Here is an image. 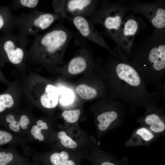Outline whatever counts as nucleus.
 <instances>
[{"mask_svg":"<svg viewBox=\"0 0 165 165\" xmlns=\"http://www.w3.org/2000/svg\"><path fill=\"white\" fill-rule=\"evenodd\" d=\"M0 76H1V75H0ZM1 78L2 79V78L1 77H0V79H1Z\"/></svg>","mask_w":165,"mask_h":165,"instance_id":"26","label":"nucleus"},{"mask_svg":"<svg viewBox=\"0 0 165 165\" xmlns=\"http://www.w3.org/2000/svg\"><path fill=\"white\" fill-rule=\"evenodd\" d=\"M145 121L149 126L150 129L155 132H162L165 129L164 123L156 114H152L147 115L145 118Z\"/></svg>","mask_w":165,"mask_h":165,"instance_id":"18","label":"nucleus"},{"mask_svg":"<svg viewBox=\"0 0 165 165\" xmlns=\"http://www.w3.org/2000/svg\"><path fill=\"white\" fill-rule=\"evenodd\" d=\"M19 122L21 128L24 130L27 129L30 123V120L26 115H23L20 117Z\"/></svg>","mask_w":165,"mask_h":165,"instance_id":"24","label":"nucleus"},{"mask_svg":"<svg viewBox=\"0 0 165 165\" xmlns=\"http://www.w3.org/2000/svg\"><path fill=\"white\" fill-rule=\"evenodd\" d=\"M75 90L81 98L85 100L93 99L95 97L97 94L95 89L84 84L78 85Z\"/></svg>","mask_w":165,"mask_h":165,"instance_id":"20","label":"nucleus"},{"mask_svg":"<svg viewBox=\"0 0 165 165\" xmlns=\"http://www.w3.org/2000/svg\"><path fill=\"white\" fill-rule=\"evenodd\" d=\"M71 20L82 36L115 55L116 53L109 46L101 34L85 17L77 16Z\"/></svg>","mask_w":165,"mask_h":165,"instance_id":"10","label":"nucleus"},{"mask_svg":"<svg viewBox=\"0 0 165 165\" xmlns=\"http://www.w3.org/2000/svg\"><path fill=\"white\" fill-rule=\"evenodd\" d=\"M26 159L7 150L0 149V165H27Z\"/></svg>","mask_w":165,"mask_h":165,"instance_id":"15","label":"nucleus"},{"mask_svg":"<svg viewBox=\"0 0 165 165\" xmlns=\"http://www.w3.org/2000/svg\"><path fill=\"white\" fill-rule=\"evenodd\" d=\"M114 69L118 79L132 89L139 88L142 84L141 79L136 69L124 62H115Z\"/></svg>","mask_w":165,"mask_h":165,"instance_id":"12","label":"nucleus"},{"mask_svg":"<svg viewBox=\"0 0 165 165\" xmlns=\"http://www.w3.org/2000/svg\"><path fill=\"white\" fill-rule=\"evenodd\" d=\"M98 1L91 0H53L55 13L71 19L77 16H90L96 9Z\"/></svg>","mask_w":165,"mask_h":165,"instance_id":"6","label":"nucleus"},{"mask_svg":"<svg viewBox=\"0 0 165 165\" xmlns=\"http://www.w3.org/2000/svg\"><path fill=\"white\" fill-rule=\"evenodd\" d=\"M118 116L117 112L112 110L103 111L97 115L95 125L98 136L108 130Z\"/></svg>","mask_w":165,"mask_h":165,"instance_id":"13","label":"nucleus"},{"mask_svg":"<svg viewBox=\"0 0 165 165\" xmlns=\"http://www.w3.org/2000/svg\"><path fill=\"white\" fill-rule=\"evenodd\" d=\"M44 92L40 97L42 106L48 109L56 108L58 104L59 96L58 88L53 85L48 84L45 88Z\"/></svg>","mask_w":165,"mask_h":165,"instance_id":"14","label":"nucleus"},{"mask_svg":"<svg viewBox=\"0 0 165 165\" xmlns=\"http://www.w3.org/2000/svg\"><path fill=\"white\" fill-rule=\"evenodd\" d=\"M130 9V7L120 2L112 3L104 1L89 16V20L93 25L99 24L104 28L115 42L119 53H121L119 47V33L125 15Z\"/></svg>","mask_w":165,"mask_h":165,"instance_id":"3","label":"nucleus"},{"mask_svg":"<svg viewBox=\"0 0 165 165\" xmlns=\"http://www.w3.org/2000/svg\"><path fill=\"white\" fill-rule=\"evenodd\" d=\"M136 134L145 141H149L154 137V135L151 132L144 127L138 129L136 131Z\"/></svg>","mask_w":165,"mask_h":165,"instance_id":"23","label":"nucleus"},{"mask_svg":"<svg viewBox=\"0 0 165 165\" xmlns=\"http://www.w3.org/2000/svg\"><path fill=\"white\" fill-rule=\"evenodd\" d=\"M4 16L0 13V29L7 26L12 30L15 28L14 16L11 17H4Z\"/></svg>","mask_w":165,"mask_h":165,"instance_id":"22","label":"nucleus"},{"mask_svg":"<svg viewBox=\"0 0 165 165\" xmlns=\"http://www.w3.org/2000/svg\"><path fill=\"white\" fill-rule=\"evenodd\" d=\"M134 12L145 16L153 26L154 31H165V2L158 0L151 3L135 1L130 7Z\"/></svg>","mask_w":165,"mask_h":165,"instance_id":"8","label":"nucleus"},{"mask_svg":"<svg viewBox=\"0 0 165 165\" xmlns=\"http://www.w3.org/2000/svg\"><path fill=\"white\" fill-rule=\"evenodd\" d=\"M72 36L64 27L57 25L44 34L35 35L27 54L36 62L55 64L61 59Z\"/></svg>","mask_w":165,"mask_h":165,"instance_id":"1","label":"nucleus"},{"mask_svg":"<svg viewBox=\"0 0 165 165\" xmlns=\"http://www.w3.org/2000/svg\"><path fill=\"white\" fill-rule=\"evenodd\" d=\"M53 127L48 123L39 119L37 121L36 125H33L31 130V133L34 138L38 139L40 141L46 140L45 138L42 133V130L47 132L53 134L55 132Z\"/></svg>","mask_w":165,"mask_h":165,"instance_id":"17","label":"nucleus"},{"mask_svg":"<svg viewBox=\"0 0 165 165\" xmlns=\"http://www.w3.org/2000/svg\"><path fill=\"white\" fill-rule=\"evenodd\" d=\"M27 165H43L42 164H40V163H33V164H30L28 163V164Z\"/></svg>","mask_w":165,"mask_h":165,"instance_id":"25","label":"nucleus"},{"mask_svg":"<svg viewBox=\"0 0 165 165\" xmlns=\"http://www.w3.org/2000/svg\"><path fill=\"white\" fill-rule=\"evenodd\" d=\"M39 0H14L13 2V9H16L20 8H34L38 4Z\"/></svg>","mask_w":165,"mask_h":165,"instance_id":"21","label":"nucleus"},{"mask_svg":"<svg viewBox=\"0 0 165 165\" xmlns=\"http://www.w3.org/2000/svg\"><path fill=\"white\" fill-rule=\"evenodd\" d=\"M81 114V109H76L64 110L61 116L64 121V125L72 126L78 125Z\"/></svg>","mask_w":165,"mask_h":165,"instance_id":"19","label":"nucleus"},{"mask_svg":"<svg viewBox=\"0 0 165 165\" xmlns=\"http://www.w3.org/2000/svg\"><path fill=\"white\" fill-rule=\"evenodd\" d=\"M56 141L62 147L75 152H85L95 141L93 137L82 130L79 125H59Z\"/></svg>","mask_w":165,"mask_h":165,"instance_id":"5","label":"nucleus"},{"mask_svg":"<svg viewBox=\"0 0 165 165\" xmlns=\"http://www.w3.org/2000/svg\"><path fill=\"white\" fill-rule=\"evenodd\" d=\"M140 28L139 23L133 16L124 18L119 34V47L128 53L133 46L134 37Z\"/></svg>","mask_w":165,"mask_h":165,"instance_id":"11","label":"nucleus"},{"mask_svg":"<svg viewBox=\"0 0 165 165\" xmlns=\"http://www.w3.org/2000/svg\"><path fill=\"white\" fill-rule=\"evenodd\" d=\"M133 66L140 71L155 74L165 69V31L152 35L134 47Z\"/></svg>","mask_w":165,"mask_h":165,"instance_id":"2","label":"nucleus"},{"mask_svg":"<svg viewBox=\"0 0 165 165\" xmlns=\"http://www.w3.org/2000/svg\"><path fill=\"white\" fill-rule=\"evenodd\" d=\"M84 154L68 149L57 143L51 151L35 159L43 165H82Z\"/></svg>","mask_w":165,"mask_h":165,"instance_id":"7","label":"nucleus"},{"mask_svg":"<svg viewBox=\"0 0 165 165\" xmlns=\"http://www.w3.org/2000/svg\"><path fill=\"white\" fill-rule=\"evenodd\" d=\"M3 44V50L6 58L13 64L20 65L23 63L28 43L27 36L17 33L8 35Z\"/></svg>","mask_w":165,"mask_h":165,"instance_id":"9","label":"nucleus"},{"mask_svg":"<svg viewBox=\"0 0 165 165\" xmlns=\"http://www.w3.org/2000/svg\"><path fill=\"white\" fill-rule=\"evenodd\" d=\"M88 66L86 57L79 55L72 58L69 62L67 69L68 72L72 75L79 74L83 72Z\"/></svg>","mask_w":165,"mask_h":165,"instance_id":"16","label":"nucleus"},{"mask_svg":"<svg viewBox=\"0 0 165 165\" xmlns=\"http://www.w3.org/2000/svg\"><path fill=\"white\" fill-rule=\"evenodd\" d=\"M61 17L55 13L35 9L27 14L14 16L15 27L19 34L26 36L36 35L49 28Z\"/></svg>","mask_w":165,"mask_h":165,"instance_id":"4","label":"nucleus"}]
</instances>
